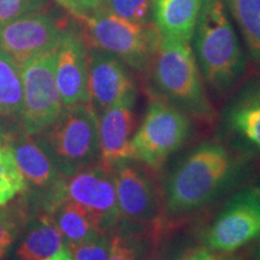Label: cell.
I'll return each instance as SVG.
<instances>
[{"label":"cell","instance_id":"cell-23","mask_svg":"<svg viewBox=\"0 0 260 260\" xmlns=\"http://www.w3.org/2000/svg\"><path fill=\"white\" fill-rule=\"evenodd\" d=\"M27 189V182L22 176L11 151L0 144V207L14 200Z\"/></svg>","mask_w":260,"mask_h":260},{"label":"cell","instance_id":"cell-26","mask_svg":"<svg viewBox=\"0 0 260 260\" xmlns=\"http://www.w3.org/2000/svg\"><path fill=\"white\" fill-rule=\"evenodd\" d=\"M50 0H0V28L23 16L50 9Z\"/></svg>","mask_w":260,"mask_h":260},{"label":"cell","instance_id":"cell-8","mask_svg":"<svg viewBox=\"0 0 260 260\" xmlns=\"http://www.w3.org/2000/svg\"><path fill=\"white\" fill-rule=\"evenodd\" d=\"M117 204L123 219L145 225H164L162 186L157 171L135 159H126L111 168Z\"/></svg>","mask_w":260,"mask_h":260},{"label":"cell","instance_id":"cell-3","mask_svg":"<svg viewBox=\"0 0 260 260\" xmlns=\"http://www.w3.org/2000/svg\"><path fill=\"white\" fill-rule=\"evenodd\" d=\"M146 75L151 95L160 98L199 122L211 124L214 121L216 111L190 44L160 38Z\"/></svg>","mask_w":260,"mask_h":260},{"label":"cell","instance_id":"cell-27","mask_svg":"<svg viewBox=\"0 0 260 260\" xmlns=\"http://www.w3.org/2000/svg\"><path fill=\"white\" fill-rule=\"evenodd\" d=\"M172 226H169L160 236L153 254L149 260H182L190 247H187V240L176 232L172 233Z\"/></svg>","mask_w":260,"mask_h":260},{"label":"cell","instance_id":"cell-1","mask_svg":"<svg viewBox=\"0 0 260 260\" xmlns=\"http://www.w3.org/2000/svg\"><path fill=\"white\" fill-rule=\"evenodd\" d=\"M237 162L218 141H205L191 149L170 172L162 186L164 219L182 220L207 205L234 181Z\"/></svg>","mask_w":260,"mask_h":260},{"label":"cell","instance_id":"cell-11","mask_svg":"<svg viewBox=\"0 0 260 260\" xmlns=\"http://www.w3.org/2000/svg\"><path fill=\"white\" fill-rule=\"evenodd\" d=\"M64 191L68 199L82 205L93 214L104 232H111L121 222L112 170L100 162L65 177Z\"/></svg>","mask_w":260,"mask_h":260},{"label":"cell","instance_id":"cell-7","mask_svg":"<svg viewBox=\"0 0 260 260\" xmlns=\"http://www.w3.org/2000/svg\"><path fill=\"white\" fill-rule=\"evenodd\" d=\"M57 47L35 54L21 64L23 81L22 124L37 136L59 118L64 106L56 82Z\"/></svg>","mask_w":260,"mask_h":260},{"label":"cell","instance_id":"cell-18","mask_svg":"<svg viewBox=\"0 0 260 260\" xmlns=\"http://www.w3.org/2000/svg\"><path fill=\"white\" fill-rule=\"evenodd\" d=\"M161 226L122 218L112 229L111 251L106 260H149L164 233Z\"/></svg>","mask_w":260,"mask_h":260},{"label":"cell","instance_id":"cell-15","mask_svg":"<svg viewBox=\"0 0 260 260\" xmlns=\"http://www.w3.org/2000/svg\"><path fill=\"white\" fill-rule=\"evenodd\" d=\"M138 95L129 96L98 115L100 159L111 169L117 162L133 159L132 139L136 130L135 103Z\"/></svg>","mask_w":260,"mask_h":260},{"label":"cell","instance_id":"cell-20","mask_svg":"<svg viewBox=\"0 0 260 260\" xmlns=\"http://www.w3.org/2000/svg\"><path fill=\"white\" fill-rule=\"evenodd\" d=\"M63 235L64 246L73 245L103 233L99 224L82 205L64 198L50 212Z\"/></svg>","mask_w":260,"mask_h":260},{"label":"cell","instance_id":"cell-30","mask_svg":"<svg viewBox=\"0 0 260 260\" xmlns=\"http://www.w3.org/2000/svg\"><path fill=\"white\" fill-rule=\"evenodd\" d=\"M218 256L214 254L213 251L207 248L206 246L190 247L186 252L182 260H217Z\"/></svg>","mask_w":260,"mask_h":260},{"label":"cell","instance_id":"cell-4","mask_svg":"<svg viewBox=\"0 0 260 260\" xmlns=\"http://www.w3.org/2000/svg\"><path fill=\"white\" fill-rule=\"evenodd\" d=\"M87 48L100 50L119 58L126 67L146 75L160 35L153 24L135 23L104 10L90 16H73Z\"/></svg>","mask_w":260,"mask_h":260},{"label":"cell","instance_id":"cell-22","mask_svg":"<svg viewBox=\"0 0 260 260\" xmlns=\"http://www.w3.org/2000/svg\"><path fill=\"white\" fill-rule=\"evenodd\" d=\"M23 102L21 65L0 47V117H21Z\"/></svg>","mask_w":260,"mask_h":260},{"label":"cell","instance_id":"cell-17","mask_svg":"<svg viewBox=\"0 0 260 260\" xmlns=\"http://www.w3.org/2000/svg\"><path fill=\"white\" fill-rule=\"evenodd\" d=\"M203 0H152V22L161 39L190 44Z\"/></svg>","mask_w":260,"mask_h":260},{"label":"cell","instance_id":"cell-9","mask_svg":"<svg viewBox=\"0 0 260 260\" xmlns=\"http://www.w3.org/2000/svg\"><path fill=\"white\" fill-rule=\"evenodd\" d=\"M260 237V188L240 190L207 228L204 242L218 253H232Z\"/></svg>","mask_w":260,"mask_h":260},{"label":"cell","instance_id":"cell-2","mask_svg":"<svg viewBox=\"0 0 260 260\" xmlns=\"http://www.w3.org/2000/svg\"><path fill=\"white\" fill-rule=\"evenodd\" d=\"M194 56L210 93L229 98L245 81L248 60L224 0H203L193 34Z\"/></svg>","mask_w":260,"mask_h":260},{"label":"cell","instance_id":"cell-16","mask_svg":"<svg viewBox=\"0 0 260 260\" xmlns=\"http://www.w3.org/2000/svg\"><path fill=\"white\" fill-rule=\"evenodd\" d=\"M224 119L230 132L260 151V74L243 81L232 94Z\"/></svg>","mask_w":260,"mask_h":260},{"label":"cell","instance_id":"cell-10","mask_svg":"<svg viewBox=\"0 0 260 260\" xmlns=\"http://www.w3.org/2000/svg\"><path fill=\"white\" fill-rule=\"evenodd\" d=\"M0 144L11 151L27 186L42 195V211H50L65 197V176L48 157L35 136L22 133H8L2 136Z\"/></svg>","mask_w":260,"mask_h":260},{"label":"cell","instance_id":"cell-5","mask_svg":"<svg viewBox=\"0 0 260 260\" xmlns=\"http://www.w3.org/2000/svg\"><path fill=\"white\" fill-rule=\"evenodd\" d=\"M35 139L65 177L99 162L98 116L89 104L64 107L59 118Z\"/></svg>","mask_w":260,"mask_h":260},{"label":"cell","instance_id":"cell-19","mask_svg":"<svg viewBox=\"0 0 260 260\" xmlns=\"http://www.w3.org/2000/svg\"><path fill=\"white\" fill-rule=\"evenodd\" d=\"M64 247V240L51 213L42 211L35 217L16 251L18 260H44Z\"/></svg>","mask_w":260,"mask_h":260},{"label":"cell","instance_id":"cell-31","mask_svg":"<svg viewBox=\"0 0 260 260\" xmlns=\"http://www.w3.org/2000/svg\"><path fill=\"white\" fill-rule=\"evenodd\" d=\"M68 254H69V251H68L67 247L64 246L59 252L56 253V254L50 256V258H47V259H44V260H64L65 256H67Z\"/></svg>","mask_w":260,"mask_h":260},{"label":"cell","instance_id":"cell-12","mask_svg":"<svg viewBox=\"0 0 260 260\" xmlns=\"http://www.w3.org/2000/svg\"><path fill=\"white\" fill-rule=\"evenodd\" d=\"M69 18L51 14L50 9L23 16L0 28V47L21 65L41 52L56 48Z\"/></svg>","mask_w":260,"mask_h":260},{"label":"cell","instance_id":"cell-33","mask_svg":"<svg viewBox=\"0 0 260 260\" xmlns=\"http://www.w3.org/2000/svg\"><path fill=\"white\" fill-rule=\"evenodd\" d=\"M255 258H256V260H260V243H259L258 248H256V253H255Z\"/></svg>","mask_w":260,"mask_h":260},{"label":"cell","instance_id":"cell-14","mask_svg":"<svg viewBox=\"0 0 260 260\" xmlns=\"http://www.w3.org/2000/svg\"><path fill=\"white\" fill-rule=\"evenodd\" d=\"M89 105L96 116L129 96L138 95L132 73L123 61L107 52L88 48Z\"/></svg>","mask_w":260,"mask_h":260},{"label":"cell","instance_id":"cell-25","mask_svg":"<svg viewBox=\"0 0 260 260\" xmlns=\"http://www.w3.org/2000/svg\"><path fill=\"white\" fill-rule=\"evenodd\" d=\"M106 10L135 23L152 22V0H106Z\"/></svg>","mask_w":260,"mask_h":260},{"label":"cell","instance_id":"cell-28","mask_svg":"<svg viewBox=\"0 0 260 260\" xmlns=\"http://www.w3.org/2000/svg\"><path fill=\"white\" fill-rule=\"evenodd\" d=\"M18 214L10 209H0V260L5 258L19 234L21 216Z\"/></svg>","mask_w":260,"mask_h":260},{"label":"cell","instance_id":"cell-13","mask_svg":"<svg viewBox=\"0 0 260 260\" xmlns=\"http://www.w3.org/2000/svg\"><path fill=\"white\" fill-rule=\"evenodd\" d=\"M56 82L64 107L89 104L88 48L80 29L70 24L57 46Z\"/></svg>","mask_w":260,"mask_h":260},{"label":"cell","instance_id":"cell-6","mask_svg":"<svg viewBox=\"0 0 260 260\" xmlns=\"http://www.w3.org/2000/svg\"><path fill=\"white\" fill-rule=\"evenodd\" d=\"M190 133V117L160 98L151 95L144 119L132 139L133 159L158 172L186 144Z\"/></svg>","mask_w":260,"mask_h":260},{"label":"cell","instance_id":"cell-24","mask_svg":"<svg viewBox=\"0 0 260 260\" xmlns=\"http://www.w3.org/2000/svg\"><path fill=\"white\" fill-rule=\"evenodd\" d=\"M112 230L103 232L73 245L65 246L74 260H106L111 251Z\"/></svg>","mask_w":260,"mask_h":260},{"label":"cell","instance_id":"cell-21","mask_svg":"<svg viewBox=\"0 0 260 260\" xmlns=\"http://www.w3.org/2000/svg\"><path fill=\"white\" fill-rule=\"evenodd\" d=\"M246 46L247 56L260 74V0H224Z\"/></svg>","mask_w":260,"mask_h":260},{"label":"cell","instance_id":"cell-29","mask_svg":"<svg viewBox=\"0 0 260 260\" xmlns=\"http://www.w3.org/2000/svg\"><path fill=\"white\" fill-rule=\"evenodd\" d=\"M71 16H90L106 10V0H57Z\"/></svg>","mask_w":260,"mask_h":260},{"label":"cell","instance_id":"cell-32","mask_svg":"<svg viewBox=\"0 0 260 260\" xmlns=\"http://www.w3.org/2000/svg\"><path fill=\"white\" fill-rule=\"evenodd\" d=\"M217 260H240L239 258H234V256H218Z\"/></svg>","mask_w":260,"mask_h":260},{"label":"cell","instance_id":"cell-34","mask_svg":"<svg viewBox=\"0 0 260 260\" xmlns=\"http://www.w3.org/2000/svg\"><path fill=\"white\" fill-rule=\"evenodd\" d=\"M64 260H74L73 259V256H71V254H70V252H69V254H68L67 256H65V259Z\"/></svg>","mask_w":260,"mask_h":260}]
</instances>
